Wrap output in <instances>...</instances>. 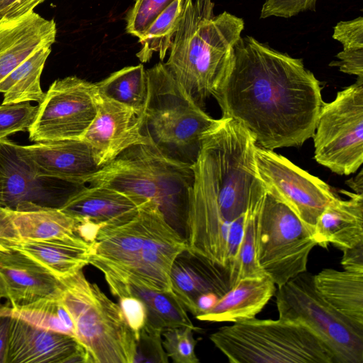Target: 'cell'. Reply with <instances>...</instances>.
Wrapping results in <instances>:
<instances>
[{
  "label": "cell",
  "instance_id": "6da1fadb",
  "mask_svg": "<svg viewBox=\"0 0 363 363\" xmlns=\"http://www.w3.org/2000/svg\"><path fill=\"white\" fill-rule=\"evenodd\" d=\"M213 97L222 118L238 122L271 150L313 138L324 103L320 83L302 59L249 35L236 43L233 69Z\"/></svg>",
  "mask_w": 363,
  "mask_h": 363
},
{
  "label": "cell",
  "instance_id": "484cf974",
  "mask_svg": "<svg viewBox=\"0 0 363 363\" xmlns=\"http://www.w3.org/2000/svg\"><path fill=\"white\" fill-rule=\"evenodd\" d=\"M11 216L22 241H38L73 235L77 234V226L79 222L60 208L33 203L20 204L11 209Z\"/></svg>",
  "mask_w": 363,
  "mask_h": 363
},
{
  "label": "cell",
  "instance_id": "7dc6e473",
  "mask_svg": "<svg viewBox=\"0 0 363 363\" xmlns=\"http://www.w3.org/2000/svg\"><path fill=\"white\" fill-rule=\"evenodd\" d=\"M0 206H5L4 202V197H3V191H2V186H1V182L0 179Z\"/></svg>",
  "mask_w": 363,
  "mask_h": 363
},
{
  "label": "cell",
  "instance_id": "8d00e7d4",
  "mask_svg": "<svg viewBox=\"0 0 363 363\" xmlns=\"http://www.w3.org/2000/svg\"><path fill=\"white\" fill-rule=\"evenodd\" d=\"M316 2L317 0H265L260 18H291L303 11H315Z\"/></svg>",
  "mask_w": 363,
  "mask_h": 363
},
{
  "label": "cell",
  "instance_id": "3957f363",
  "mask_svg": "<svg viewBox=\"0 0 363 363\" xmlns=\"http://www.w3.org/2000/svg\"><path fill=\"white\" fill-rule=\"evenodd\" d=\"M193 182L192 164L170 158L149 143L127 148L86 184L154 202L173 226V222L185 223Z\"/></svg>",
  "mask_w": 363,
  "mask_h": 363
},
{
  "label": "cell",
  "instance_id": "8992f818",
  "mask_svg": "<svg viewBox=\"0 0 363 363\" xmlns=\"http://www.w3.org/2000/svg\"><path fill=\"white\" fill-rule=\"evenodd\" d=\"M209 338L231 363H334L331 352L309 329L281 318L233 323Z\"/></svg>",
  "mask_w": 363,
  "mask_h": 363
},
{
  "label": "cell",
  "instance_id": "e0dca14e",
  "mask_svg": "<svg viewBox=\"0 0 363 363\" xmlns=\"http://www.w3.org/2000/svg\"><path fill=\"white\" fill-rule=\"evenodd\" d=\"M89 363L84 348L69 335L12 317L6 363Z\"/></svg>",
  "mask_w": 363,
  "mask_h": 363
},
{
  "label": "cell",
  "instance_id": "d590c367",
  "mask_svg": "<svg viewBox=\"0 0 363 363\" xmlns=\"http://www.w3.org/2000/svg\"><path fill=\"white\" fill-rule=\"evenodd\" d=\"M163 330L147 321L137 341V354L135 362H168V356L162 345Z\"/></svg>",
  "mask_w": 363,
  "mask_h": 363
},
{
  "label": "cell",
  "instance_id": "7a4b0ae2",
  "mask_svg": "<svg viewBox=\"0 0 363 363\" xmlns=\"http://www.w3.org/2000/svg\"><path fill=\"white\" fill-rule=\"evenodd\" d=\"M212 0H184L182 17L167 62L171 74L202 108L228 79L235 46L245 28L227 11L215 15Z\"/></svg>",
  "mask_w": 363,
  "mask_h": 363
},
{
  "label": "cell",
  "instance_id": "cb8c5ba5",
  "mask_svg": "<svg viewBox=\"0 0 363 363\" xmlns=\"http://www.w3.org/2000/svg\"><path fill=\"white\" fill-rule=\"evenodd\" d=\"M16 249L59 279L69 277L89 264L91 244L78 235L38 241H22Z\"/></svg>",
  "mask_w": 363,
  "mask_h": 363
},
{
  "label": "cell",
  "instance_id": "e575fe53",
  "mask_svg": "<svg viewBox=\"0 0 363 363\" xmlns=\"http://www.w3.org/2000/svg\"><path fill=\"white\" fill-rule=\"evenodd\" d=\"M174 0H135L126 17V32L138 38Z\"/></svg>",
  "mask_w": 363,
  "mask_h": 363
},
{
  "label": "cell",
  "instance_id": "2e32d148",
  "mask_svg": "<svg viewBox=\"0 0 363 363\" xmlns=\"http://www.w3.org/2000/svg\"><path fill=\"white\" fill-rule=\"evenodd\" d=\"M143 113L99 94L96 116L82 138L91 146L103 167L127 148L150 143L141 133Z\"/></svg>",
  "mask_w": 363,
  "mask_h": 363
},
{
  "label": "cell",
  "instance_id": "f546056e",
  "mask_svg": "<svg viewBox=\"0 0 363 363\" xmlns=\"http://www.w3.org/2000/svg\"><path fill=\"white\" fill-rule=\"evenodd\" d=\"M96 85L101 96L143 113L147 96V78L142 64L114 72Z\"/></svg>",
  "mask_w": 363,
  "mask_h": 363
},
{
  "label": "cell",
  "instance_id": "f35d334b",
  "mask_svg": "<svg viewBox=\"0 0 363 363\" xmlns=\"http://www.w3.org/2000/svg\"><path fill=\"white\" fill-rule=\"evenodd\" d=\"M118 299V305L137 342L141 330L147 321L146 306L140 298L133 296H123Z\"/></svg>",
  "mask_w": 363,
  "mask_h": 363
},
{
  "label": "cell",
  "instance_id": "5b68a950",
  "mask_svg": "<svg viewBox=\"0 0 363 363\" xmlns=\"http://www.w3.org/2000/svg\"><path fill=\"white\" fill-rule=\"evenodd\" d=\"M61 281L60 299L89 363H135L137 342L120 306L90 282L82 270Z\"/></svg>",
  "mask_w": 363,
  "mask_h": 363
},
{
  "label": "cell",
  "instance_id": "d6a6232c",
  "mask_svg": "<svg viewBox=\"0 0 363 363\" xmlns=\"http://www.w3.org/2000/svg\"><path fill=\"white\" fill-rule=\"evenodd\" d=\"M194 330L188 327L166 328L162 331V345L168 356L175 363H198Z\"/></svg>",
  "mask_w": 363,
  "mask_h": 363
},
{
  "label": "cell",
  "instance_id": "c3c4849f",
  "mask_svg": "<svg viewBox=\"0 0 363 363\" xmlns=\"http://www.w3.org/2000/svg\"><path fill=\"white\" fill-rule=\"evenodd\" d=\"M7 250V249H6V248H5V247H4L3 246H1V245H0V250Z\"/></svg>",
  "mask_w": 363,
  "mask_h": 363
},
{
  "label": "cell",
  "instance_id": "f6af8a7d",
  "mask_svg": "<svg viewBox=\"0 0 363 363\" xmlns=\"http://www.w3.org/2000/svg\"><path fill=\"white\" fill-rule=\"evenodd\" d=\"M220 296L214 292H207L199 296L195 302V313L196 317L211 310L217 303Z\"/></svg>",
  "mask_w": 363,
  "mask_h": 363
},
{
  "label": "cell",
  "instance_id": "ab89813d",
  "mask_svg": "<svg viewBox=\"0 0 363 363\" xmlns=\"http://www.w3.org/2000/svg\"><path fill=\"white\" fill-rule=\"evenodd\" d=\"M336 57L338 60L332 61L329 65L330 67H337L340 72L363 79V49L342 50Z\"/></svg>",
  "mask_w": 363,
  "mask_h": 363
},
{
  "label": "cell",
  "instance_id": "603a6c76",
  "mask_svg": "<svg viewBox=\"0 0 363 363\" xmlns=\"http://www.w3.org/2000/svg\"><path fill=\"white\" fill-rule=\"evenodd\" d=\"M275 284L267 274L240 280L229 289L208 312L196 317L209 322L237 323L252 319L274 295Z\"/></svg>",
  "mask_w": 363,
  "mask_h": 363
},
{
  "label": "cell",
  "instance_id": "ac0fdd59",
  "mask_svg": "<svg viewBox=\"0 0 363 363\" xmlns=\"http://www.w3.org/2000/svg\"><path fill=\"white\" fill-rule=\"evenodd\" d=\"M61 279L16 249L0 250V300L9 306L29 304L55 294Z\"/></svg>",
  "mask_w": 363,
  "mask_h": 363
},
{
  "label": "cell",
  "instance_id": "9c48e42d",
  "mask_svg": "<svg viewBox=\"0 0 363 363\" xmlns=\"http://www.w3.org/2000/svg\"><path fill=\"white\" fill-rule=\"evenodd\" d=\"M313 138L318 163L340 175L357 171L363 163V79L323 103Z\"/></svg>",
  "mask_w": 363,
  "mask_h": 363
},
{
  "label": "cell",
  "instance_id": "30bf717a",
  "mask_svg": "<svg viewBox=\"0 0 363 363\" xmlns=\"http://www.w3.org/2000/svg\"><path fill=\"white\" fill-rule=\"evenodd\" d=\"M161 212L156 203L148 201L130 220L101 228L91 243L89 264L99 269L106 281L133 282L139 279L152 252Z\"/></svg>",
  "mask_w": 363,
  "mask_h": 363
},
{
  "label": "cell",
  "instance_id": "836d02e7",
  "mask_svg": "<svg viewBox=\"0 0 363 363\" xmlns=\"http://www.w3.org/2000/svg\"><path fill=\"white\" fill-rule=\"evenodd\" d=\"M38 111L30 102L0 104V140L18 132L28 131Z\"/></svg>",
  "mask_w": 363,
  "mask_h": 363
},
{
  "label": "cell",
  "instance_id": "5bb4252c",
  "mask_svg": "<svg viewBox=\"0 0 363 363\" xmlns=\"http://www.w3.org/2000/svg\"><path fill=\"white\" fill-rule=\"evenodd\" d=\"M0 179L5 207L23 203L60 208L80 187L61 180L40 177L21 156L16 143L0 140Z\"/></svg>",
  "mask_w": 363,
  "mask_h": 363
},
{
  "label": "cell",
  "instance_id": "ffe728a7",
  "mask_svg": "<svg viewBox=\"0 0 363 363\" xmlns=\"http://www.w3.org/2000/svg\"><path fill=\"white\" fill-rule=\"evenodd\" d=\"M148 201L101 186H82L60 208L77 218L100 225H116L135 216Z\"/></svg>",
  "mask_w": 363,
  "mask_h": 363
},
{
  "label": "cell",
  "instance_id": "4dcf8cb0",
  "mask_svg": "<svg viewBox=\"0 0 363 363\" xmlns=\"http://www.w3.org/2000/svg\"><path fill=\"white\" fill-rule=\"evenodd\" d=\"M183 1L174 0L138 38L141 48L136 56L141 62H147L155 52L164 59L180 22Z\"/></svg>",
  "mask_w": 363,
  "mask_h": 363
},
{
  "label": "cell",
  "instance_id": "ee69618b",
  "mask_svg": "<svg viewBox=\"0 0 363 363\" xmlns=\"http://www.w3.org/2000/svg\"><path fill=\"white\" fill-rule=\"evenodd\" d=\"M12 317L0 315V363H6Z\"/></svg>",
  "mask_w": 363,
  "mask_h": 363
},
{
  "label": "cell",
  "instance_id": "44dd1931",
  "mask_svg": "<svg viewBox=\"0 0 363 363\" xmlns=\"http://www.w3.org/2000/svg\"><path fill=\"white\" fill-rule=\"evenodd\" d=\"M170 279L172 292L193 315L199 296L214 292L221 297L229 289L228 271L186 250L175 259Z\"/></svg>",
  "mask_w": 363,
  "mask_h": 363
},
{
  "label": "cell",
  "instance_id": "4fadbf2b",
  "mask_svg": "<svg viewBox=\"0 0 363 363\" xmlns=\"http://www.w3.org/2000/svg\"><path fill=\"white\" fill-rule=\"evenodd\" d=\"M248 212L229 222L208 196L192 186L184 223L186 250L226 269L230 277Z\"/></svg>",
  "mask_w": 363,
  "mask_h": 363
},
{
  "label": "cell",
  "instance_id": "60d3db41",
  "mask_svg": "<svg viewBox=\"0 0 363 363\" xmlns=\"http://www.w3.org/2000/svg\"><path fill=\"white\" fill-rule=\"evenodd\" d=\"M21 242L11 219V209L0 206V245L6 249H13Z\"/></svg>",
  "mask_w": 363,
  "mask_h": 363
},
{
  "label": "cell",
  "instance_id": "d4e9b609",
  "mask_svg": "<svg viewBox=\"0 0 363 363\" xmlns=\"http://www.w3.org/2000/svg\"><path fill=\"white\" fill-rule=\"evenodd\" d=\"M313 281L327 302L363 330V272L326 268Z\"/></svg>",
  "mask_w": 363,
  "mask_h": 363
},
{
  "label": "cell",
  "instance_id": "83f0119b",
  "mask_svg": "<svg viewBox=\"0 0 363 363\" xmlns=\"http://www.w3.org/2000/svg\"><path fill=\"white\" fill-rule=\"evenodd\" d=\"M51 46L45 45L37 50L0 82V93L4 95L2 104L42 101L45 92L41 88L40 77Z\"/></svg>",
  "mask_w": 363,
  "mask_h": 363
},
{
  "label": "cell",
  "instance_id": "1f68e13d",
  "mask_svg": "<svg viewBox=\"0 0 363 363\" xmlns=\"http://www.w3.org/2000/svg\"><path fill=\"white\" fill-rule=\"evenodd\" d=\"M262 202L253 206L247 215L237 256L229 277V289L242 279L266 275L256 258V224Z\"/></svg>",
  "mask_w": 363,
  "mask_h": 363
},
{
  "label": "cell",
  "instance_id": "7c38bea8",
  "mask_svg": "<svg viewBox=\"0 0 363 363\" xmlns=\"http://www.w3.org/2000/svg\"><path fill=\"white\" fill-rule=\"evenodd\" d=\"M255 160L267 191L284 203L313 235L318 218L337 197L330 186L285 157L257 145Z\"/></svg>",
  "mask_w": 363,
  "mask_h": 363
},
{
  "label": "cell",
  "instance_id": "74e56055",
  "mask_svg": "<svg viewBox=\"0 0 363 363\" xmlns=\"http://www.w3.org/2000/svg\"><path fill=\"white\" fill-rule=\"evenodd\" d=\"M333 38L345 50L363 49V17L338 22L333 28Z\"/></svg>",
  "mask_w": 363,
  "mask_h": 363
},
{
  "label": "cell",
  "instance_id": "277c9868",
  "mask_svg": "<svg viewBox=\"0 0 363 363\" xmlns=\"http://www.w3.org/2000/svg\"><path fill=\"white\" fill-rule=\"evenodd\" d=\"M142 134L164 155L193 164L204 138L220 122L208 115L160 62L146 70Z\"/></svg>",
  "mask_w": 363,
  "mask_h": 363
},
{
  "label": "cell",
  "instance_id": "8fae6325",
  "mask_svg": "<svg viewBox=\"0 0 363 363\" xmlns=\"http://www.w3.org/2000/svg\"><path fill=\"white\" fill-rule=\"evenodd\" d=\"M99 100L96 83L77 76L55 80L38 105L29 140L82 138L96 116Z\"/></svg>",
  "mask_w": 363,
  "mask_h": 363
},
{
  "label": "cell",
  "instance_id": "7402d4cb",
  "mask_svg": "<svg viewBox=\"0 0 363 363\" xmlns=\"http://www.w3.org/2000/svg\"><path fill=\"white\" fill-rule=\"evenodd\" d=\"M317 220L313 237L322 247L331 244L341 251L363 244V194L342 191Z\"/></svg>",
  "mask_w": 363,
  "mask_h": 363
},
{
  "label": "cell",
  "instance_id": "ba28073f",
  "mask_svg": "<svg viewBox=\"0 0 363 363\" xmlns=\"http://www.w3.org/2000/svg\"><path fill=\"white\" fill-rule=\"evenodd\" d=\"M316 245L296 215L267 191L257 218L256 258L275 285L306 272L308 255Z\"/></svg>",
  "mask_w": 363,
  "mask_h": 363
},
{
  "label": "cell",
  "instance_id": "4316f807",
  "mask_svg": "<svg viewBox=\"0 0 363 363\" xmlns=\"http://www.w3.org/2000/svg\"><path fill=\"white\" fill-rule=\"evenodd\" d=\"M112 294L118 298L133 296L146 306L147 321L162 328L188 327L198 330L190 320L186 308L172 291H157L130 283L106 281Z\"/></svg>",
  "mask_w": 363,
  "mask_h": 363
},
{
  "label": "cell",
  "instance_id": "bcb514c9",
  "mask_svg": "<svg viewBox=\"0 0 363 363\" xmlns=\"http://www.w3.org/2000/svg\"><path fill=\"white\" fill-rule=\"evenodd\" d=\"M363 173L362 170L359 172L357 177L347 181V185L352 189L354 192L363 194Z\"/></svg>",
  "mask_w": 363,
  "mask_h": 363
},
{
  "label": "cell",
  "instance_id": "7bdbcfd3",
  "mask_svg": "<svg viewBox=\"0 0 363 363\" xmlns=\"http://www.w3.org/2000/svg\"><path fill=\"white\" fill-rule=\"evenodd\" d=\"M342 252L341 264L345 270L363 272V244Z\"/></svg>",
  "mask_w": 363,
  "mask_h": 363
},
{
  "label": "cell",
  "instance_id": "b9f144b4",
  "mask_svg": "<svg viewBox=\"0 0 363 363\" xmlns=\"http://www.w3.org/2000/svg\"><path fill=\"white\" fill-rule=\"evenodd\" d=\"M45 0H0V18H15L34 11Z\"/></svg>",
  "mask_w": 363,
  "mask_h": 363
},
{
  "label": "cell",
  "instance_id": "d6986e66",
  "mask_svg": "<svg viewBox=\"0 0 363 363\" xmlns=\"http://www.w3.org/2000/svg\"><path fill=\"white\" fill-rule=\"evenodd\" d=\"M54 20L34 11L15 18H0V82L34 52L52 45L56 39Z\"/></svg>",
  "mask_w": 363,
  "mask_h": 363
},
{
  "label": "cell",
  "instance_id": "f1b7e54d",
  "mask_svg": "<svg viewBox=\"0 0 363 363\" xmlns=\"http://www.w3.org/2000/svg\"><path fill=\"white\" fill-rule=\"evenodd\" d=\"M60 288L53 295L23 306L0 304V315L18 318L35 326L74 337V323L60 299Z\"/></svg>",
  "mask_w": 363,
  "mask_h": 363
},
{
  "label": "cell",
  "instance_id": "9a60e30c",
  "mask_svg": "<svg viewBox=\"0 0 363 363\" xmlns=\"http://www.w3.org/2000/svg\"><path fill=\"white\" fill-rule=\"evenodd\" d=\"M16 149L38 176L76 186L86 184L102 167L91 146L82 138L16 144Z\"/></svg>",
  "mask_w": 363,
  "mask_h": 363
},
{
  "label": "cell",
  "instance_id": "52a82bcc",
  "mask_svg": "<svg viewBox=\"0 0 363 363\" xmlns=\"http://www.w3.org/2000/svg\"><path fill=\"white\" fill-rule=\"evenodd\" d=\"M279 318L309 329L331 352L334 363H363V330L334 308L303 272L278 286Z\"/></svg>",
  "mask_w": 363,
  "mask_h": 363
}]
</instances>
